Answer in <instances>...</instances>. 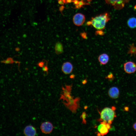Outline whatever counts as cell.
<instances>
[{
  "instance_id": "obj_1",
  "label": "cell",
  "mask_w": 136,
  "mask_h": 136,
  "mask_svg": "<svg viewBox=\"0 0 136 136\" xmlns=\"http://www.w3.org/2000/svg\"><path fill=\"white\" fill-rule=\"evenodd\" d=\"M110 19L109 14L106 13L92 18L87 24L88 25H91L97 30H101L104 29L106 23Z\"/></svg>"
},
{
  "instance_id": "obj_2",
  "label": "cell",
  "mask_w": 136,
  "mask_h": 136,
  "mask_svg": "<svg viewBox=\"0 0 136 136\" xmlns=\"http://www.w3.org/2000/svg\"><path fill=\"white\" fill-rule=\"evenodd\" d=\"M116 116L114 110L112 108H105L100 112V119L101 121H105L111 124Z\"/></svg>"
},
{
  "instance_id": "obj_3",
  "label": "cell",
  "mask_w": 136,
  "mask_h": 136,
  "mask_svg": "<svg viewBox=\"0 0 136 136\" xmlns=\"http://www.w3.org/2000/svg\"><path fill=\"white\" fill-rule=\"evenodd\" d=\"M107 4L113 6L117 10L123 9L125 4L131 0H105Z\"/></svg>"
},
{
  "instance_id": "obj_4",
  "label": "cell",
  "mask_w": 136,
  "mask_h": 136,
  "mask_svg": "<svg viewBox=\"0 0 136 136\" xmlns=\"http://www.w3.org/2000/svg\"><path fill=\"white\" fill-rule=\"evenodd\" d=\"M124 71L127 73H133L136 71V64L132 61L127 62L124 64Z\"/></svg>"
},
{
  "instance_id": "obj_5",
  "label": "cell",
  "mask_w": 136,
  "mask_h": 136,
  "mask_svg": "<svg viewBox=\"0 0 136 136\" xmlns=\"http://www.w3.org/2000/svg\"><path fill=\"white\" fill-rule=\"evenodd\" d=\"M53 128L52 124L50 122L47 121L43 122L40 126L41 131L45 134H49L52 131Z\"/></svg>"
},
{
  "instance_id": "obj_6",
  "label": "cell",
  "mask_w": 136,
  "mask_h": 136,
  "mask_svg": "<svg viewBox=\"0 0 136 136\" xmlns=\"http://www.w3.org/2000/svg\"><path fill=\"white\" fill-rule=\"evenodd\" d=\"M85 18V17L83 14L81 13H77L74 16L73 21L75 25L80 26L84 23Z\"/></svg>"
},
{
  "instance_id": "obj_7",
  "label": "cell",
  "mask_w": 136,
  "mask_h": 136,
  "mask_svg": "<svg viewBox=\"0 0 136 136\" xmlns=\"http://www.w3.org/2000/svg\"><path fill=\"white\" fill-rule=\"evenodd\" d=\"M73 69V65L69 62L64 63L62 66V71L64 74H69L71 73Z\"/></svg>"
},
{
  "instance_id": "obj_8",
  "label": "cell",
  "mask_w": 136,
  "mask_h": 136,
  "mask_svg": "<svg viewBox=\"0 0 136 136\" xmlns=\"http://www.w3.org/2000/svg\"><path fill=\"white\" fill-rule=\"evenodd\" d=\"M24 133L26 136H35L37 134L36 128L32 125L26 126L24 128Z\"/></svg>"
},
{
  "instance_id": "obj_9",
  "label": "cell",
  "mask_w": 136,
  "mask_h": 136,
  "mask_svg": "<svg viewBox=\"0 0 136 136\" xmlns=\"http://www.w3.org/2000/svg\"><path fill=\"white\" fill-rule=\"evenodd\" d=\"M107 122L102 121L97 127L98 131L101 135H104L107 134L109 132V129L106 126Z\"/></svg>"
},
{
  "instance_id": "obj_10",
  "label": "cell",
  "mask_w": 136,
  "mask_h": 136,
  "mask_svg": "<svg viewBox=\"0 0 136 136\" xmlns=\"http://www.w3.org/2000/svg\"><path fill=\"white\" fill-rule=\"evenodd\" d=\"M108 94L110 97L113 99H116L118 98L119 96V90L117 87H113L109 89Z\"/></svg>"
},
{
  "instance_id": "obj_11",
  "label": "cell",
  "mask_w": 136,
  "mask_h": 136,
  "mask_svg": "<svg viewBox=\"0 0 136 136\" xmlns=\"http://www.w3.org/2000/svg\"><path fill=\"white\" fill-rule=\"evenodd\" d=\"M108 55L106 53H103L100 55L98 58V60L101 65H105L107 64L109 60Z\"/></svg>"
},
{
  "instance_id": "obj_12",
  "label": "cell",
  "mask_w": 136,
  "mask_h": 136,
  "mask_svg": "<svg viewBox=\"0 0 136 136\" xmlns=\"http://www.w3.org/2000/svg\"><path fill=\"white\" fill-rule=\"evenodd\" d=\"M128 26L131 28H134L136 27V18L132 17L129 18L127 21Z\"/></svg>"
},
{
  "instance_id": "obj_13",
  "label": "cell",
  "mask_w": 136,
  "mask_h": 136,
  "mask_svg": "<svg viewBox=\"0 0 136 136\" xmlns=\"http://www.w3.org/2000/svg\"><path fill=\"white\" fill-rule=\"evenodd\" d=\"M55 50L57 54H59L63 52V47L61 43L59 42L56 43L55 46Z\"/></svg>"
},
{
  "instance_id": "obj_14",
  "label": "cell",
  "mask_w": 136,
  "mask_h": 136,
  "mask_svg": "<svg viewBox=\"0 0 136 136\" xmlns=\"http://www.w3.org/2000/svg\"><path fill=\"white\" fill-rule=\"evenodd\" d=\"M128 53L130 54L131 55H136V47L135 46L134 44L130 45L129 47Z\"/></svg>"
},
{
  "instance_id": "obj_15",
  "label": "cell",
  "mask_w": 136,
  "mask_h": 136,
  "mask_svg": "<svg viewBox=\"0 0 136 136\" xmlns=\"http://www.w3.org/2000/svg\"><path fill=\"white\" fill-rule=\"evenodd\" d=\"M3 62L6 64H11L14 62L20 63V62H19L14 61L13 58H9L6 60L3 61Z\"/></svg>"
},
{
  "instance_id": "obj_16",
  "label": "cell",
  "mask_w": 136,
  "mask_h": 136,
  "mask_svg": "<svg viewBox=\"0 0 136 136\" xmlns=\"http://www.w3.org/2000/svg\"><path fill=\"white\" fill-rule=\"evenodd\" d=\"M47 63V62L45 65H44L43 67H42V70L44 72H46L47 74H48V71L49 69L48 67Z\"/></svg>"
},
{
  "instance_id": "obj_17",
  "label": "cell",
  "mask_w": 136,
  "mask_h": 136,
  "mask_svg": "<svg viewBox=\"0 0 136 136\" xmlns=\"http://www.w3.org/2000/svg\"><path fill=\"white\" fill-rule=\"evenodd\" d=\"M45 62L44 61H42L39 62L37 64V65L40 67H42L44 65Z\"/></svg>"
},
{
  "instance_id": "obj_18",
  "label": "cell",
  "mask_w": 136,
  "mask_h": 136,
  "mask_svg": "<svg viewBox=\"0 0 136 136\" xmlns=\"http://www.w3.org/2000/svg\"><path fill=\"white\" fill-rule=\"evenodd\" d=\"M107 78L109 79H113L114 77L113 74L111 73H110L108 75Z\"/></svg>"
},
{
  "instance_id": "obj_19",
  "label": "cell",
  "mask_w": 136,
  "mask_h": 136,
  "mask_svg": "<svg viewBox=\"0 0 136 136\" xmlns=\"http://www.w3.org/2000/svg\"><path fill=\"white\" fill-rule=\"evenodd\" d=\"M65 0H58V3L60 5H63L65 2Z\"/></svg>"
},
{
  "instance_id": "obj_20",
  "label": "cell",
  "mask_w": 136,
  "mask_h": 136,
  "mask_svg": "<svg viewBox=\"0 0 136 136\" xmlns=\"http://www.w3.org/2000/svg\"><path fill=\"white\" fill-rule=\"evenodd\" d=\"M96 35H104V32L101 31H97L96 33Z\"/></svg>"
},
{
  "instance_id": "obj_21",
  "label": "cell",
  "mask_w": 136,
  "mask_h": 136,
  "mask_svg": "<svg viewBox=\"0 0 136 136\" xmlns=\"http://www.w3.org/2000/svg\"><path fill=\"white\" fill-rule=\"evenodd\" d=\"M133 127L134 130L136 131V122H135L133 125Z\"/></svg>"
},
{
  "instance_id": "obj_22",
  "label": "cell",
  "mask_w": 136,
  "mask_h": 136,
  "mask_svg": "<svg viewBox=\"0 0 136 136\" xmlns=\"http://www.w3.org/2000/svg\"><path fill=\"white\" fill-rule=\"evenodd\" d=\"M124 110L126 111H128L129 110V108L127 107H125L124 108Z\"/></svg>"
},
{
  "instance_id": "obj_23",
  "label": "cell",
  "mask_w": 136,
  "mask_h": 136,
  "mask_svg": "<svg viewBox=\"0 0 136 136\" xmlns=\"http://www.w3.org/2000/svg\"><path fill=\"white\" fill-rule=\"evenodd\" d=\"M63 6H61L59 8V10L60 11H62L63 9Z\"/></svg>"
},
{
  "instance_id": "obj_24",
  "label": "cell",
  "mask_w": 136,
  "mask_h": 136,
  "mask_svg": "<svg viewBox=\"0 0 136 136\" xmlns=\"http://www.w3.org/2000/svg\"><path fill=\"white\" fill-rule=\"evenodd\" d=\"M75 75H72L70 76V78H74V77Z\"/></svg>"
},
{
  "instance_id": "obj_25",
  "label": "cell",
  "mask_w": 136,
  "mask_h": 136,
  "mask_svg": "<svg viewBox=\"0 0 136 136\" xmlns=\"http://www.w3.org/2000/svg\"><path fill=\"white\" fill-rule=\"evenodd\" d=\"M86 0V2H87L88 3V2H90L92 0Z\"/></svg>"
},
{
  "instance_id": "obj_26",
  "label": "cell",
  "mask_w": 136,
  "mask_h": 136,
  "mask_svg": "<svg viewBox=\"0 0 136 136\" xmlns=\"http://www.w3.org/2000/svg\"><path fill=\"white\" fill-rule=\"evenodd\" d=\"M87 82L86 80H84L83 81V84Z\"/></svg>"
}]
</instances>
